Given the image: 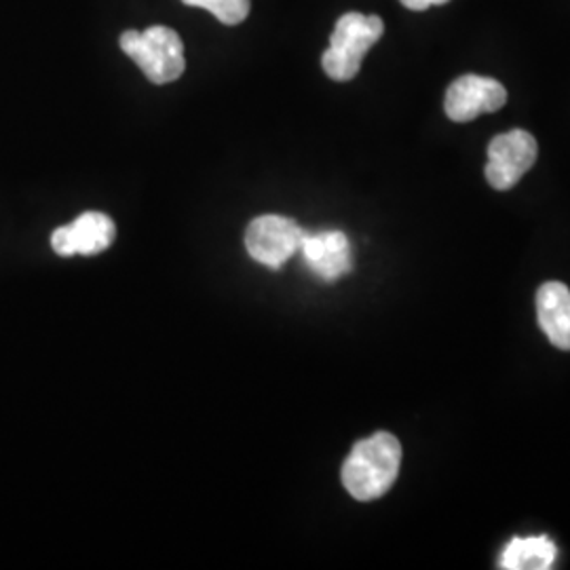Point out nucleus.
Masks as SVG:
<instances>
[{
	"instance_id": "7ed1b4c3",
	"label": "nucleus",
	"mask_w": 570,
	"mask_h": 570,
	"mask_svg": "<svg viewBox=\"0 0 570 570\" xmlns=\"http://www.w3.org/2000/svg\"><path fill=\"white\" fill-rule=\"evenodd\" d=\"M121 49L155 85L178 81L186 68L183 39L167 26H150L144 32H122Z\"/></svg>"
},
{
	"instance_id": "0eeeda50",
	"label": "nucleus",
	"mask_w": 570,
	"mask_h": 570,
	"mask_svg": "<svg viewBox=\"0 0 570 570\" xmlns=\"http://www.w3.org/2000/svg\"><path fill=\"white\" fill-rule=\"evenodd\" d=\"M117 237V226L102 212H85L75 223L60 226L51 235V247L63 258L96 256L106 252Z\"/></svg>"
},
{
	"instance_id": "9b49d317",
	"label": "nucleus",
	"mask_w": 570,
	"mask_h": 570,
	"mask_svg": "<svg viewBox=\"0 0 570 570\" xmlns=\"http://www.w3.org/2000/svg\"><path fill=\"white\" fill-rule=\"evenodd\" d=\"M188 7H199L209 11L226 26H237L249 16V0H183Z\"/></svg>"
},
{
	"instance_id": "20e7f679",
	"label": "nucleus",
	"mask_w": 570,
	"mask_h": 570,
	"mask_svg": "<svg viewBox=\"0 0 570 570\" xmlns=\"http://www.w3.org/2000/svg\"><path fill=\"white\" fill-rule=\"evenodd\" d=\"M306 230L292 218L266 214L254 218L245 230L247 254L273 271L284 268L301 252Z\"/></svg>"
},
{
	"instance_id": "1a4fd4ad",
	"label": "nucleus",
	"mask_w": 570,
	"mask_h": 570,
	"mask_svg": "<svg viewBox=\"0 0 570 570\" xmlns=\"http://www.w3.org/2000/svg\"><path fill=\"white\" fill-rule=\"evenodd\" d=\"M537 320L550 338L562 351H570V289L560 282H548L537 292Z\"/></svg>"
},
{
	"instance_id": "f8f14e48",
	"label": "nucleus",
	"mask_w": 570,
	"mask_h": 570,
	"mask_svg": "<svg viewBox=\"0 0 570 570\" xmlns=\"http://www.w3.org/2000/svg\"><path fill=\"white\" fill-rule=\"evenodd\" d=\"M449 0H402V4L412 9V11H425L429 7H438V4H446Z\"/></svg>"
},
{
	"instance_id": "f03ea898",
	"label": "nucleus",
	"mask_w": 570,
	"mask_h": 570,
	"mask_svg": "<svg viewBox=\"0 0 570 570\" xmlns=\"http://www.w3.org/2000/svg\"><path fill=\"white\" fill-rule=\"evenodd\" d=\"M385 23L379 16L345 13L336 21L322 66L332 81L345 82L357 77L367 51L381 41Z\"/></svg>"
},
{
	"instance_id": "9d476101",
	"label": "nucleus",
	"mask_w": 570,
	"mask_h": 570,
	"mask_svg": "<svg viewBox=\"0 0 570 570\" xmlns=\"http://www.w3.org/2000/svg\"><path fill=\"white\" fill-rule=\"evenodd\" d=\"M558 548L550 537H518L501 551L499 569L550 570L556 567Z\"/></svg>"
},
{
	"instance_id": "f257e3e1",
	"label": "nucleus",
	"mask_w": 570,
	"mask_h": 570,
	"mask_svg": "<svg viewBox=\"0 0 570 570\" xmlns=\"http://www.w3.org/2000/svg\"><path fill=\"white\" fill-rule=\"evenodd\" d=\"M402 465V444L387 431L357 442L343 465V487L357 501H374L387 494Z\"/></svg>"
},
{
	"instance_id": "423d86ee",
	"label": "nucleus",
	"mask_w": 570,
	"mask_h": 570,
	"mask_svg": "<svg viewBox=\"0 0 570 570\" xmlns=\"http://www.w3.org/2000/svg\"><path fill=\"white\" fill-rule=\"evenodd\" d=\"M508 102L505 87L490 77L465 75L446 91V115L454 122H469L484 112H497Z\"/></svg>"
},
{
	"instance_id": "39448f33",
	"label": "nucleus",
	"mask_w": 570,
	"mask_h": 570,
	"mask_svg": "<svg viewBox=\"0 0 570 570\" xmlns=\"http://www.w3.org/2000/svg\"><path fill=\"white\" fill-rule=\"evenodd\" d=\"M539 146L524 129H511L497 136L489 146L487 180L497 190H510L524 178L537 161Z\"/></svg>"
},
{
	"instance_id": "6e6552de",
	"label": "nucleus",
	"mask_w": 570,
	"mask_h": 570,
	"mask_svg": "<svg viewBox=\"0 0 570 570\" xmlns=\"http://www.w3.org/2000/svg\"><path fill=\"white\" fill-rule=\"evenodd\" d=\"M301 254L308 271L326 284H334L353 271V249L343 230L306 233Z\"/></svg>"
}]
</instances>
